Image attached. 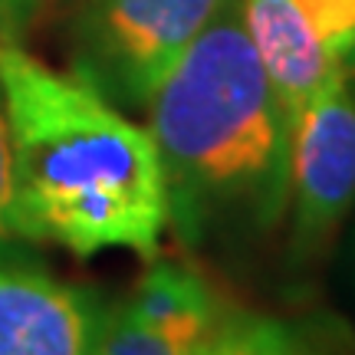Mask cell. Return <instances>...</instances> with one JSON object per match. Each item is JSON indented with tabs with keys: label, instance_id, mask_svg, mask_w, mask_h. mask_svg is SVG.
Masks as SVG:
<instances>
[{
	"label": "cell",
	"instance_id": "6da1fadb",
	"mask_svg": "<svg viewBox=\"0 0 355 355\" xmlns=\"http://www.w3.org/2000/svg\"><path fill=\"white\" fill-rule=\"evenodd\" d=\"M145 112L165 175L168 227L184 247L257 243L286 220L293 125L237 0H224Z\"/></svg>",
	"mask_w": 355,
	"mask_h": 355
},
{
	"label": "cell",
	"instance_id": "7a4b0ae2",
	"mask_svg": "<svg viewBox=\"0 0 355 355\" xmlns=\"http://www.w3.org/2000/svg\"><path fill=\"white\" fill-rule=\"evenodd\" d=\"M0 96L10 128L13 201L30 243L73 257H155L168 194L148 125L132 122L83 79L0 40Z\"/></svg>",
	"mask_w": 355,
	"mask_h": 355
},
{
	"label": "cell",
	"instance_id": "3957f363",
	"mask_svg": "<svg viewBox=\"0 0 355 355\" xmlns=\"http://www.w3.org/2000/svg\"><path fill=\"white\" fill-rule=\"evenodd\" d=\"M220 7L224 0H86L73 30L76 79L122 112H145Z\"/></svg>",
	"mask_w": 355,
	"mask_h": 355
},
{
	"label": "cell",
	"instance_id": "277c9868",
	"mask_svg": "<svg viewBox=\"0 0 355 355\" xmlns=\"http://www.w3.org/2000/svg\"><path fill=\"white\" fill-rule=\"evenodd\" d=\"M355 204V89L339 63L313 92L293 128L286 257L316 263Z\"/></svg>",
	"mask_w": 355,
	"mask_h": 355
},
{
	"label": "cell",
	"instance_id": "5b68a950",
	"mask_svg": "<svg viewBox=\"0 0 355 355\" xmlns=\"http://www.w3.org/2000/svg\"><path fill=\"white\" fill-rule=\"evenodd\" d=\"M224 309V296L198 266L155 260L105 313L99 355H198Z\"/></svg>",
	"mask_w": 355,
	"mask_h": 355
},
{
	"label": "cell",
	"instance_id": "8992f818",
	"mask_svg": "<svg viewBox=\"0 0 355 355\" xmlns=\"http://www.w3.org/2000/svg\"><path fill=\"white\" fill-rule=\"evenodd\" d=\"M109 306L26 260H0V355H99Z\"/></svg>",
	"mask_w": 355,
	"mask_h": 355
},
{
	"label": "cell",
	"instance_id": "52a82bcc",
	"mask_svg": "<svg viewBox=\"0 0 355 355\" xmlns=\"http://www.w3.org/2000/svg\"><path fill=\"white\" fill-rule=\"evenodd\" d=\"M237 3H241L250 46L290 125L296 128V119L306 109V102L339 66V60H332L322 50L296 0H237Z\"/></svg>",
	"mask_w": 355,
	"mask_h": 355
},
{
	"label": "cell",
	"instance_id": "ba28073f",
	"mask_svg": "<svg viewBox=\"0 0 355 355\" xmlns=\"http://www.w3.org/2000/svg\"><path fill=\"white\" fill-rule=\"evenodd\" d=\"M198 355H336L316 332L283 316L227 306Z\"/></svg>",
	"mask_w": 355,
	"mask_h": 355
},
{
	"label": "cell",
	"instance_id": "9c48e42d",
	"mask_svg": "<svg viewBox=\"0 0 355 355\" xmlns=\"http://www.w3.org/2000/svg\"><path fill=\"white\" fill-rule=\"evenodd\" d=\"M322 50L345 63L355 46V0H296Z\"/></svg>",
	"mask_w": 355,
	"mask_h": 355
},
{
	"label": "cell",
	"instance_id": "30bf717a",
	"mask_svg": "<svg viewBox=\"0 0 355 355\" xmlns=\"http://www.w3.org/2000/svg\"><path fill=\"white\" fill-rule=\"evenodd\" d=\"M30 241L17 220V201H13V155H10V128L0 96V260H26Z\"/></svg>",
	"mask_w": 355,
	"mask_h": 355
},
{
	"label": "cell",
	"instance_id": "8fae6325",
	"mask_svg": "<svg viewBox=\"0 0 355 355\" xmlns=\"http://www.w3.org/2000/svg\"><path fill=\"white\" fill-rule=\"evenodd\" d=\"M40 0H0V40L20 43L33 26Z\"/></svg>",
	"mask_w": 355,
	"mask_h": 355
},
{
	"label": "cell",
	"instance_id": "7c38bea8",
	"mask_svg": "<svg viewBox=\"0 0 355 355\" xmlns=\"http://www.w3.org/2000/svg\"><path fill=\"white\" fill-rule=\"evenodd\" d=\"M345 73H349V79H355V46H352V53L345 56Z\"/></svg>",
	"mask_w": 355,
	"mask_h": 355
}]
</instances>
